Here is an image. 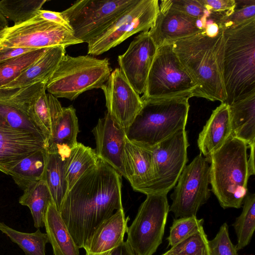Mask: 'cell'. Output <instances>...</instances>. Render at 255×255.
<instances>
[{
  "label": "cell",
  "mask_w": 255,
  "mask_h": 255,
  "mask_svg": "<svg viewBox=\"0 0 255 255\" xmlns=\"http://www.w3.org/2000/svg\"><path fill=\"white\" fill-rule=\"evenodd\" d=\"M46 137L13 128L0 117V171L7 174L22 159L47 148Z\"/></svg>",
  "instance_id": "cell-16"
},
{
  "label": "cell",
  "mask_w": 255,
  "mask_h": 255,
  "mask_svg": "<svg viewBox=\"0 0 255 255\" xmlns=\"http://www.w3.org/2000/svg\"><path fill=\"white\" fill-rule=\"evenodd\" d=\"M47 151L39 150L22 159L8 172L15 184L23 190L31 183L41 180L46 166Z\"/></svg>",
  "instance_id": "cell-27"
},
{
  "label": "cell",
  "mask_w": 255,
  "mask_h": 255,
  "mask_svg": "<svg viewBox=\"0 0 255 255\" xmlns=\"http://www.w3.org/2000/svg\"><path fill=\"white\" fill-rule=\"evenodd\" d=\"M173 9L196 18H209L210 12L198 0H163L159 9Z\"/></svg>",
  "instance_id": "cell-39"
},
{
  "label": "cell",
  "mask_w": 255,
  "mask_h": 255,
  "mask_svg": "<svg viewBox=\"0 0 255 255\" xmlns=\"http://www.w3.org/2000/svg\"><path fill=\"white\" fill-rule=\"evenodd\" d=\"M79 132L76 110L72 106L63 107L47 141V151L68 156L78 143Z\"/></svg>",
  "instance_id": "cell-23"
},
{
  "label": "cell",
  "mask_w": 255,
  "mask_h": 255,
  "mask_svg": "<svg viewBox=\"0 0 255 255\" xmlns=\"http://www.w3.org/2000/svg\"><path fill=\"white\" fill-rule=\"evenodd\" d=\"M129 220L123 208L116 211L95 231L85 250L86 253H102L120 245L124 241Z\"/></svg>",
  "instance_id": "cell-21"
},
{
  "label": "cell",
  "mask_w": 255,
  "mask_h": 255,
  "mask_svg": "<svg viewBox=\"0 0 255 255\" xmlns=\"http://www.w3.org/2000/svg\"><path fill=\"white\" fill-rule=\"evenodd\" d=\"M52 197L44 180L33 182L23 190L19 203L30 209L34 227L40 229L44 227V218Z\"/></svg>",
  "instance_id": "cell-28"
},
{
  "label": "cell",
  "mask_w": 255,
  "mask_h": 255,
  "mask_svg": "<svg viewBox=\"0 0 255 255\" xmlns=\"http://www.w3.org/2000/svg\"><path fill=\"white\" fill-rule=\"evenodd\" d=\"M162 255H210L208 240L203 228L171 247Z\"/></svg>",
  "instance_id": "cell-37"
},
{
  "label": "cell",
  "mask_w": 255,
  "mask_h": 255,
  "mask_svg": "<svg viewBox=\"0 0 255 255\" xmlns=\"http://www.w3.org/2000/svg\"><path fill=\"white\" fill-rule=\"evenodd\" d=\"M220 28L218 25L215 22L208 24L206 25L205 29V34L210 37L216 36L220 31Z\"/></svg>",
  "instance_id": "cell-47"
},
{
  "label": "cell",
  "mask_w": 255,
  "mask_h": 255,
  "mask_svg": "<svg viewBox=\"0 0 255 255\" xmlns=\"http://www.w3.org/2000/svg\"><path fill=\"white\" fill-rule=\"evenodd\" d=\"M112 69L107 58L65 54L46 84V91L56 98L72 101L83 93L101 88Z\"/></svg>",
  "instance_id": "cell-6"
},
{
  "label": "cell",
  "mask_w": 255,
  "mask_h": 255,
  "mask_svg": "<svg viewBox=\"0 0 255 255\" xmlns=\"http://www.w3.org/2000/svg\"><path fill=\"white\" fill-rule=\"evenodd\" d=\"M0 117L7 125L13 128L41 135L47 139L24 108L12 105L0 104Z\"/></svg>",
  "instance_id": "cell-34"
},
{
  "label": "cell",
  "mask_w": 255,
  "mask_h": 255,
  "mask_svg": "<svg viewBox=\"0 0 255 255\" xmlns=\"http://www.w3.org/2000/svg\"><path fill=\"white\" fill-rule=\"evenodd\" d=\"M232 135L229 108L225 103L213 111L199 133L197 145L200 153L207 159L220 149Z\"/></svg>",
  "instance_id": "cell-20"
},
{
  "label": "cell",
  "mask_w": 255,
  "mask_h": 255,
  "mask_svg": "<svg viewBox=\"0 0 255 255\" xmlns=\"http://www.w3.org/2000/svg\"><path fill=\"white\" fill-rule=\"evenodd\" d=\"M46 0H2L0 1V11L14 25L26 22L37 15Z\"/></svg>",
  "instance_id": "cell-32"
},
{
  "label": "cell",
  "mask_w": 255,
  "mask_h": 255,
  "mask_svg": "<svg viewBox=\"0 0 255 255\" xmlns=\"http://www.w3.org/2000/svg\"><path fill=\"white\" fill-rule=\"evenodd\" d=\"M96 153L121 176H125L123 157L127 139L126 130L106 112L92 129Z\"/></svg>",
  "instance_id": "cell-18"
},
{
  "label": "cell",
  "mask_w": 255,
  "mask_h": 255,
  "mask_svg": "<svg viewBox=\"0 0 255 255\" xmlns=\"http://www.w3.org/2000/svg\"><path fill=\"white\" fill-rule=\"evenodd\" d=\"M47 82L17 88H0V104L15 105L27 110L29 103L43 90Z\"/></svg>",
  "instance_id": "cell-35"
},
{
  "label": "cell",
  "mask_w": 255,
  "mask_h": 255,
  "mask_svg": "<svg viewBox=\"0 0 255 255\" xmlns=\"http://www.w3.org/2000/svg\"><path fill=\"white\" fill-rule=\"evenodd\" d=\"M210 167L208 160L200 153L182 171L170 195L169 211L176 218L196 216L211 196Z\"/></svg>",
  "instance_id": "cell-12"
},
{
  "label": "cell",
  "mask_w": 255,
  "mask_h": 255,
  "mask_svg": "<svg viewBox=\"0 0 255 255\" xmlns=\"http://www.w3.org/2000/svg\"><path fill=\"white\" fill-rule=\"evenodd\" d=\"M37 49L27 48H6L0 49V62L21 56Z\"/></svg>",
  "instance_id": "cell-44"
},
{
  "label": "cell",
  "mask_w": 255,
  "mask_h": 255,
  "mask_svg": "<svg viewBox=\"0 0 255 255\" xmlns=\"http://www.w3.org/2000/svg\"><path fill=\"white\" fill-rule=\"evenodd\" d=\"M253 18H255V4L235 8L230 15L222 17L216 23L220 29L224 30L236 26Z\"/></svg>",
  "instance_id": "cell-41"
},
{
  "label": "cell",
  "mask_w": 255,
  "mask_h": 255,
  "mask_svg": "<svg viewBox=\"0 0 255 255\" xmlns=\"http://www.w3.org/2000/svg\"><path fill=\"white\" fill-rule=\"evenodd\" d=\"M206 21L178 10L159 9L153 26L148 33L158 48L205 31Z\"/></svg>",
  "instance_id": "cell-17"
},
{
  "label": "cell",
  "mask_w": 255,
  "mask_h": 255,
  "mask_svg": "<svg viewBox=\"0 0 255 255\" xmlns=\"http://www.w3.org/2000/svg\"><path fill=\"white\" fill-rule=\"evenodd\" d=\"M223 33L225 103L229 105L255 92V18Z\"/></svg>",
  "instance_id": "cell-3"
},
{
  "label": "cell",
  "mask_w": 255,
  "mask_h": 255,
  "mask_svg": "<svg viewBox=\"0 0 255 255\" xmlns=\"http://www.w3.org/2000/svg\"><path fill=\"white\" fill-rule=\"evenodd\" d=\"M8 26V22L7 19L0 11V32Z\"/></svg>",
  "instance_id": "cell-49"
},
{
  "label": "cell",
  "mask_w": 255,
  "mask_h": 255,
  "mask_svg": "<svg viewBox=\"0 0 255 255\" xmlns=\"http://www.w3.org/2000/svg\"><path fill=\"white\" fill-rule=\"evenodd\" d=\"M137 0H81L61 12L74 36L89 43L105 31Z\"/></svg>",
  "instance_id": "cell-8"
},
{
  "label": "cell",
  "mask_w": 255,
  "mask_h": 255,
  "mask_svg": "<svg viewBox=\"0 0 255 255\" xmlns=\"http://www.w3.org/2000/svg\"><path fill=\"white\" fill-rule=\"evenodd\" d=\"M167 195H146L128 227L126 241L135 255H152L162 243L169 210Z\"/></svg>",
  "instance_id": "cell-9"
},
{
  "label": "cell",
  "mask_w": 255,
  "mask_h": 255,
  "mask_svg": "<svg viewBox=\"0 0 255 255\" xmlns=\"http://www.w3.org/2000/svg\"><path fill=\"white\" fill-rule=\"evenodd\" d=\"M248 148L245 142L231 135L208 159L211 191L224 209L240 208L249 192Z\"/></svg>",
  "instance_id": "cell-4"
},
{
  "label": "cell",
  "mask_w": 255,
  "mask_h": 255,
  "mask_svg": "<svg viewBox=\"0 0 255 255\" xmlns=\"http://www.w3.org/2000/svg\"><path fill=\"white\" fill-rule=\"evenodd\" d=\"M125 176L134 191L144 194L154 178L153 153L127 138L123 157Z\"/></svg>",
  "instance_id": "cell-19"
},
{
  "label": "cell",
  "mask_w": 255,
  "mask_h": 255,
  "mask_svg": "<svg viewBox=\"0 0 255 255\" xmlns=\"http://www.w3.org/2000/svg\"><path fill=\"white\" fill-rule=\"evenodd\" d=\"M37 15L44 20L61 25L72 32L70 25L64 18L61 12L41 9L38 11Z\"/></svg>",
  "instance_id": "cell-43"
},
{
  "label": "cell",
  "mask_w": 255,
  "mask_h": 255,
  "mask_svg": "<svg viewBox=\"0 0 255 255\" xmlns=\"http://www.w3.org/2000/svg\"><path fill=\"white\" fill-rule=\"evenodd\" d=\"M157 49L148 31L142 32L131 42L126 52L118 56L120 71L139 95L144 92Z\"/></svg>",
  "instance_id": "cell-15"
},
{
  "label": "cell",
  "mask_w": 255,
  "mask_h": 255,
  "mask_svg": "<svg viewBox=\"0 0 255 255\" xmlns=\"http://www.w3.org/2000/svg\"><path fill=\"white\" fill-rule=\"evenodd\" d=\"M235 8H240L255 4V0H235Z\"/></svg>",
  "instance_id": "cell-48"
},
{
  "label": "cell",
  "mask_w": 255,
  "mask_h": 255,
  "mask_svg": "<svg viewBox=\"0 0 255 255\" xmlns=\"http://www.w3.org/2000/svg\"><path fill=\"white\" fill-rule=\"evenodd\" d=\"M83 43L73 32L36 15L23 23L8 26L0 32V49L27 48L34 49L57 46L67 47Z\"/></svg>",
  "instance_id": "cell-11"
},
{
  "label": "cell",
  "mask_w": 255,
  "mask_h": 255,
  "mask_svg": "<svg viewBox=\"0 0 255 255\" xmlns=\"http://www.w3.org/2000/svg\"><path fill=\"white\" fill-rule=\"evenodd\" d=\"M241 215L232 225L237 237V251L250 243L255 229V194L248 192L243 201Z\"/></svg>",
  "instance_id": "cell-31"
},
{
  "label": "cell",
  "mask_w": 255,
  "mask_h": 255,
  "mask_svg": "<svg viewBox=\"0 0 255 255\" xmlns=\"http://www.w3.org/2000/svg\"><path fill=\"white\" fill-rule=\"evenodd\" d=\"M189 144L185 128L150 148L153 153L154 178L144 194H167L176 184L188 159Z\"/></svg>",
  "instance_id": "cell-13"
},
{
  "label": "cell",
  "mask_w": 255,
  "mask_h": 255,
  "mask_svg": "<svg viewBox=\"0 0 255 255\" xmlns=\"http://www.w3.org/2000/svg\"><path fill=\"white\" fill-rule=\"evenodd\" d=\"M159 11L158 0H137L105 31L88 43V54H102L136 33L148 31Z\"/></svg>",
  "instance_id": "cell-10"
},
{
  "label": "cell",
  "mask_w": 255,
  "mask_h": 255,
  "mask_svg": "<svg viewBox=\"0 0 255 255\" xmlns=\"http://www.w3.org/2000/svg\"><path fill=\"white\" fill-rule=\"evenodd\" d=\"M44 173V180L50 192L52 201L60 212L64 198L68 191L65 175V164L68 156L58 153H49Z\"/></svg>",
  "instance_id": "cell-26"
},
{
  "label": "cell",
  "mask_w": 255,
  "mask_h": 255,
  "mask_svg": "<svg viewBox=\"0 0 255 255\" xmlns=\"http://www.w3.org/2000/svg\"><path fill=\"white\" fill-rule=\"evenodd\" d=\"M197 85L182 66L172 44L158 48L150 69L142 100L195 97Z\"/></svg>",
  "instance_id": "cell-7"
},
{
  "label": "cell",
  "mask_w": 255,
  "mask_h": 255,
  "mask_svg": "<svg viewBox=\"0 0 255 255\" xmlns=\"http://www.w3.org/2000/svg\"><path fill=\"white\" fill-rule=\"evenodd\" d=\"M101 89L103 91L107 112L125 130L141 109L143 101L119 68L111 73Z\"/></svg>",
  "instance_id": "cell-14"
},
{
  "label": "cell",
  "mask_w": 255,
  "mask_h": 255,
  "mask_svg": "<svg viewBox=\"0 0 255 255\" xmlns=\"http://www.w3.org/2000/svg\"><path fill=\"white\" fill-rule=\"evenodd\" d=\"M99 159L94 149L78 142L71 150L65 164L68 191L88 169L97 163Z\"/></svg>",
  "instance_id": "cell-29"
},
{
  "label": "cell",
  "mask_w": 255,
  "mask_h": 255,
  "mask_svg": "<svg viewBox=\"0 0 255 255\" xmlns=\"http://www.w3.org/2000/svg\"><path fill=\"white\" fill-rule=\"evenodd\" d=\"M255 147V144H253L249 147V148L250 149V153L249 157L248 158V165L250 176L255 174L254 163Z\"/></svg>",
  "instance_id": "cell-46"
},
{
  "label": "cell",
  "mask_w": 255,
  "mask_h": 255,
  "mask_svg": "<svg viewBox=\"0 0 255 255\" xmlns=\"http://www.w3.org/2000/svg\"><path fill=\"white\" fill-rule=\"evenodd\" d=\"M123 208L122 176L99 158L68 191L60 214L76 245L85 250L100 224Z\"/></svg>",
  "instance_id": "cell-1"
},
{
  "label": "cell",
  "mask_w": 255,
  "mask_h": 255,
  "mask_svg": "<svg viewBox=\"0 0 255 255\" xmlns=\"http://www.w3.org/2000/svg\"><path fill=\"white\" fill-rule=\"evenodd\" d=\"M44 227L54 255H80L79 248L53 202L45 213Z\"/></svg>",
  "instance_id": "cell-25"
},
{
  "label": "cell",
  "mask_w": 255,
  "mask_h": 255,
  "mask_svg": "<svg viewBox=\"0 0 255 255\" xmlns=\"http://www.w3.org/2000/svg\"><path fill=\"white\" fill-rule=\"evenodd\" d=\"M188 97L142 100L143 105L126 130L129 141L151 148L181 129L185 128Z\"/></svg>",
  "instance_id": "cell-5"
},
{
  "label": "cell",
  "mask_w": 255,
  "mask_h": 255,
  "mask_svg": "<svg viewBox=\"0 0 255 255\" xmlns=\"http://www.w3.org/2000/svg\"><path fill=\"white\" fill-rule=\"evenodd\" d=\"M210 255H238L236 247L232 243L226 223L220 228L215 237L208 241Z\"/></svg>",
  "instance_id": "cell-40"
},
{
  "label": "cell",
  "mask_w": 255,
  "mask_h": 255,
  "mask_svg": "<svg viewBox=\"0 0 255 255\" xmlns=\"http://www.w3.org/2000/svg\"><path fill=\"white\" fill-rule=\"evenodd\" d=\"M46 91L43 90L29 103L27 112L48 139L51 134V117Z\"/></svg>",
  "instance_id": "cell-36"
},
{
  "label": "cell",
  "mask_w": 255,
  "mask_h": 255,
  "mask_svg": "<svg viewBox=\"0 0 255 255\" xmlns=\"http://www.w3.org/2000/svg\"><path fill=\"white\" fill-rule=\"evenodd\" d=\"M0 231L16 244L25 255H46L45 247L49 240L46 233L40 229L32 233H27L14 230L4 223H0Z\"/></svg>",
  "instance_id": "cell-30"
},
{
  "label": "cell",
  "mask_w": 255,
  "mask_h": 255,
  "mask_svg": "<svg viewBox=\"0 0 255 255\" xmlns=\"http://www.w3.org/2000/svg\"><path fill=\"white\" fill-rule=\"evenodd\" d=\"M210 13L221 18L230 15L236 7L235 0H198Z\"/></svg>",
  "instance_id": "cell-42"
},
{
  "label": "cell",
  "mask_w": 255,
  "mask_h": 255,
  "mask_svg": "<svg viewBox=\"0 0 255 255\" xmlns=\"http://www.w3.org/2000/svg\"><path fill=\"white\" fill-rule=\"evenodd\" d=\"M85 255H135L127 241H124L117 247L100 253H86Z\"/></svg>",
  "instance_id": "cell-45"
},
{
  "label": "cell",
  "mask_w": 255,
  "mask_h": 255,
  "mask_svg": "<svg viewBox=\"0 0 255 255\" xmlns=\"http://www.w3.org/2000/svg\"><path fill=\"white\" fill-rule=\"evenodd\" d=\"M65 54V47L63 46L48 48L15 79L2 88H22L37 83L47 82Z\"/></svg>",
  "instance_id": "cell-22"
},
{
  "label": "cell",
  "mask_w": 255,
  "mask_h": 255,
  "mask_svg": "<svg viewBox=\"0 0 255 255\" xmlns=\"http://www.w3.org/2000/svg\"><path fill=\"white\" fill-rule=\"evenodd\" d=\"M204 220L199 219L196 216L180 217L174 219L170 228V233L167 240L168 246H175L186 238L203 228Z\"/></svg>",
  "instance_id": "cell-38"
},
{
  "label": "cell",
  "mask_w": 255,
  "mask_h": 255,
  "mask_svg": "<svg viewBox=\"0 0 255 255\" xmlns=\"http://www.w3.org/2000/svg\"><path fill=\"white\" fill-rule=\"evenodd\" d=\"M48 48L37 49L0 62V88L15 79L25 69L40 57Z\"/></svg>",
  "instance_id": "cell-33"
},
{
  "label": "cell",
  "mask_w": 255,
  "mask_h": 255,
  "mask_svg": "<svg viewBox=\"0 0 255 255\" xmlns=\"http://www.w3.org/2000/svg\"><path fill=\"white\" fill-rule=\"evenodd\" d=\"M172 45L182 66L197 86L195 97L225 103L223 30L220 29L213 37L204 31L178 40Z\"/></svg>",
  "instance_id": "cell-2"
},
{
  "label": "cell",
  "mask_w": 255,
  "mask_h": 255,
  "mask_svg": "<svg viewBox=\"0 0 255 255\" xmlns=\"http://www.w3.org/2000/svg\"><path fill=\"white\" fill-rule=\"evenodd\" d=\"M228 106L231 135L245 142L248 147L255 144V92Z\"/></svg>",
  "instance_id": "cell-24"
}]
</instances>
